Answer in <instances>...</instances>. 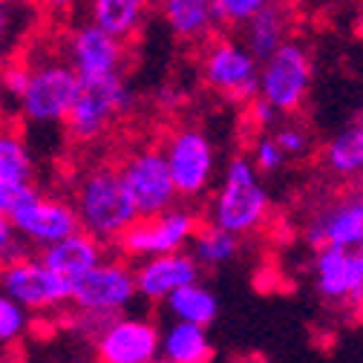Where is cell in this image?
<instances>
[{
	"label": "cell",
	"mask_w": 363,
	"mask_h": 363,
	"mask_svg": "<svg viewBox=\"0 0 363 363\" xmlns=\"http://www.w3.org/2000/svg\"><path fill=\"white\" fill-rule=\"evenodd\" d=\"M259 176L262 173L254 167L251 159L245 156L231 159L213 194V202L208 208L211 225H219V228L231 231L237 237L257 231L271 211V199Z\"/></svg>",
	"instance_id": "6da1fadb"
},
{
	"label": "cell",
	"mask_w": 363,
	"mask_h": 363,
	"mask_svg": "<svg viewBox=\"0 0 363 363\" xmlns=\"http://www.w3.org/2000/svg\"><path fill=\"white\" fill-rule=\"evenodd\" d=\"M75 211L81 219V228L101 242L118 240L139 219V211H135L124 188L118 167L110 164H99L81 179Z\"/></svg>",
	"instance_id": "7a4b0ae2"
},
{
	"label": "cell",
	"mask_w": 363,
	"mask_h": 363,
	"mask_svg": "<svg viewBox=\"0 0 363 363\" xmlns=\"http://www.w3.org/2000/svg\"><path fill=\"white\" fill-rule=\"evenodd\" d=\"M133 101L135 96L121 72L101 78H81V89L64 124L75 142H96L118 116L133 110Z\"/></svg>",
	"instance_id": "3957f363"
},
{
	"label": "cell",
	"mask_w": 363,
	"mask_h": 363,
	"mask_svg": "<svg viewBox=\"0 0 363 363\" xmlns=\"http://www.w3.org/2000/svg\"><path fill=\"white\" fill-rule=\"evenodd\" d=\"M311 89V55L300 40H286L265 61H259V89L280 116H294Z\"/></svg>",
	"instance_id": "277c9868"
},
{
	"label": "cell",
	"mask_w": 363,
	"mask_h": 363,
	"mask_svg": "<svg viewBox=\"0 0 363 363\" xmlns=\"http://www.w3.org/2000/svg\"><path fill=\"white\" fill-rule=\"evenodd\" d=\"M202 78L219 99L248 104L259 89V61L242 40L216 38L202 55Z\"/></svg>",
	"instance_id": "5b68a950"
},
{
	"label": "cell",
	"mask_w": 363,
	"mask_h": 363,
	"mask_svg": "<svg viewBox=\"0 0 363 363\" xmlns=\"http://www.w3.org/2000/svg\"><path fill=\"white\" fill-rule=\"evenodd\" d=\"M78 89H81V78L69 67V61H43L32 67L29 84L23 96L18 99V110L32 124L64 121L69 107L75 104Z\"/></svg>",
	"instance_id": "8992f818"
},
{
	"label": "cell",
	"mask_w": 363,
	"mask_h": 363,
	"mask_svg": "<svg viewBox=\"0 0 363 363\" xmlns=\"http://www.w3.org/2000/svg\"><path fill=\"white\" fill-rule=\"evenodd\" d=\"M162 150L179 196L196 199L211 188L216 173V147L208 133L199 127H179Z\"/></svg>",
	"instance_id": "52a82bcc"
},
{
	"label": "cell",
	"mask_w": 363,
	"mask_h": 363,
	"mask_svg": "<svg viewBox=\"0 0 363 363\" xmlns=\"http://www.w3.org/2000/svg\"><path fill=\"white\" fill-rule=\"evenodd\" d=\"M0 289L29 311L58 308L72 300V280L52 271L40 257H18L0 265Z\"/></svg>",
	"instance_id": "ba28073f"
},
{
	"label": "cell",
	"mask_w": 363,
	"mask_h": 363,
	"mask_svg": "<svg viewBox=\"0 0 363 363\" xmlns=\"http://www.w3.org/2000/svg\"><path fill=\"white\" fill-rule=\"evenodd\" d=\"M199 228V222L185 208H167L156 216H139L130 228L116 240L127 257L145 259L156 254L185 251Z\"/></svg>",
	"instance_id": "9c48e42d"
},
{
	"label": "cell",
	"mask_w": 363,
	"mask_h": 363,
	"mask_svg": "<svg viewBox=\"0 0 363 363\" xmlns=\"http://www.w3.org/2000/svg\"><path fill=\"white\" fill-rule=\"evenodd\" d=\"M124 188L139 211V216H156L176 202V185L167 170V159L162 147H142L124 159L118 167Z\"/></svg>",
	"instance_id": "30bf717a"
},
{
	"label": "cell",
	"mask_w": 363,
	"mask_h": 363,
	"mask_svg": "<svg viewBox=\"0 0 363 363\" xmlns=\"http://www.w3.org/2000/svg\"><path fill=\"white\" fill-rule=\"evenodd\" d=\"M139 291H135V274L118 259H101L81 277L72 280V306L89 314L116 317L127 308Z\"/></svg>",
	"instance_id": "8fae6325"
},
{
	"label": "cell",
	"mask_w": 363,
	"mask_h": 363,
	"mask_svg": "<svg viewBox=\"0 0 363 363\" xmlns=\"http://www.w3.org/2000/svg\"><path fill=\"white\" fill-rule=\"evenodd\" d=\"M124 43L96 21L78 23L67 38V61L78 78H101L121 72L124 67Z\"/></svg>",
	"instance_id": "7c38bea8"
},
{
	"label": "cell",
	"mask_w": 363,
	"mask_h": 363,
	"mask_svg": "<svg viewBox=\"0 0 363 363\" xmlns=\"http://www.w3.org/2000/svg\"><path fill=\"white\" fill-rule=\"evenodd\" d=\"M15 231L32 242V245H52L64 237H69L72 231L81 228L78 211L61 199H50L40 191H35L26 202H21L12 213H9Z\"/></svg>",
	"instance_id": "4fadbf2b"
},
{
	"label": "cell",
	"mask_w": 363,
	"mask_h": 363,
	"mask_svg": "<svg viewBox=\"0 0 363 363\" xmlns=\"http://www.w3.org/2000/svg\"><path fill=\"white\" fill-rule=\"evenodd\" d=\"M314 289L323 300L335 306H360L363 303V268L357 251L323 245L314 254Z\"/></svg>",
	"instance_id": "5bb4252c"
},
{
	"label": "cell",
	"mask_w": 363,
	"mask_h": 363,
	"mask_svg": "<svg viewBox=\"0 0 363 363\" xmlns=\"http://www.w3.org/2000/svg\"><path fill=\"white\" fill-rule=\"evenodd\" d=\"M159 329L142 317H118L96 335V352L101 363H147L159 357Z\"/></svg>",
	"instance_id": "9a60e30c"
},
{
	"label": "cell",
	"mask_w": 363,
	"mask_h": 363,
	"mask_svg": "<svg viewBox=\"0 0 363 363\" xmlns=\"http://www.w3.org/2000/svg\"><path fill=\"white\" fill-rule=\"evenodd\" d=\"M202 265L196 262V257L191 251H170V254H156V257H145L139 262L135 274V291L150 303H164L167 294H173L176 289L196 283L199 280Z\"/></svg>",
	"instance_id": "2e32d148"
},
{
	"label": "cell",
	"mask_w": 363,
	"mask_h": 363,
	"mask_svg": "<svg viewBox=\"0 0 363 363\" xmlns=\"http://www.w3.org/2000/svg\"><path fill=\"white\" fill-rule=\"evenodd\" d=\"M306 242L317 251L323 245H337L357 251L363 248V194L343 199L335 208H326L306 225Z\"/></svg>",
	"instance_id": "e0dca14e"
},
{
	"label": "cell",
	"mask_w": 363,
	"mask_h": 363,
	"mask_svg": "<svg viewBox=\"0 0 363 363\" xmlns=\"http://www.w3.org/2000/svg\"><path fill=\"white\" fill-rule=\"evenodd\" d=\"M40 259L47 262L52 271L64 274L67 280H75V277L84 274V271H89L96 262L104 259V248H101V240H96L93 234L78 228V231H72L69 237H64L52 245H43Z\"/></svg>",
	"instance_id": "ac0fdd59"
},
{
	"label": "cell",
	"mask_w": 363,
	"mask_h": 363,
	"mask_svg": "<svg viewBox=\"0 0 363 363\" xmlns=\"http://www.w3.org/2000/svg\"><path fill=\"white\" fill-rule=\"evenodd\" d=\"M242 43L254 52L257 61H265L277 47L289 40L291 32V12L286 4L274 0L265 9H259L254 18H248L242 26Z\"/></svg>",
	"instance_id": "d6986e66"
},
{
	"label": "cell",
	"mask_w": 363,
	"mask_h": 363,
	"mask_svg": "<svg viewBox=\"0 0 363 363\" xmlns=\"http://www.w3.org/2000/svg\"><path fill=\"white\" fill-rule=\"evenodd\" d=\"M156 6L167 23V29L179 40H205L216 29V9L213 0H156Z\"/></svg>",
	"instance_id": "ffe728a7"
},
{
	"label": "cell",
	"mask_w": 363,
	"mask_h": 363,
	"mask_svg": "<svg viewBox=\"0 0 363 363\" xmlns=\"http://www.w3.org/2000/svg\"><path fill=\"white\" fill-rule=\"evenodd\" d=\"M153 0H86L89 21H96L121 40L139 35Z\"/></svg>",
	"instance_id": "44dd1931"
},
{
	"label": "cell",
	"mask_w": 363,
	"mask_h": 363,
	"mask_svg": "<svg viewBox=\"0 0 363 363\" xmlns=\"http://www.w3.org/2000/svg\"><path fill=\"white\" fill-rule=\"evenodd\" d=\"M159 352L164 363H208L213 357V346L208 340L205 326L182 323V320H173L164 329L159 340Z\"/></svg>",
	"instance_id": "7402d4cb"
},
{
	"label": "cell",
	"mask_w": 363,
	"mask_h": 363,
	"mask_svg": "<svg viewBox=\"0 0 363 363\" xmlns=\"http://www.w3.org/2000/svg\"><path fill=\"white\" fill-rule=\"evenodd\" d=\"M323 164L340 179L363 176V118L340 127L323 147Z\"/></svg>",
	"instance_id": "603a6c76"
},
{
	"label": "cell",
	"mask_w": 363,
	"mask_h": 363,
	"mask_svg": "<svg viewBox=\"0 0 363 363\" xmlns=\"http://www.w3.org/2000/svg\"><path fill=\"white\" fill-rule=\"evenodd\" d=\"M164 306L167 311L173 314V320H182V323H196V326H211L219 314V300L211 289H205L199 280L196 283H188L176 289L173 294L164 297Z\"/></svg>",
	"instance_id": "cb8c5ba5"
},
{
	"label": "cell",
	"mask_w": 363,
	"mask_h": 363,
	"mask_svg": "<svg viewBox=\"0 0 363 363\" xmlns=\"http://www.w3.org/2000/svg\"><path fill=\"white\" fill-rule=\"evenodd\" d=\"M237 251H240V237L219 228V225H202L191 240V254L205 268H219L225 262H231Z\"/></svg>",
	"instance_id": "d4e9b609"
},
{
	"label": "cell",
	"mask_w": 363,
	"mask_h": 363,
	"mask_svg": "<svg viewBox=\"0 0 363 363\" xmlns=\"http://www.w3.org/2000/svg\"><path fill=\"white\" fill-rule=\"evenodd\" d=\"M0 179L18 182V185L35 179L32 150L15 130H0Z\"/></svg>",
	"instance_id": "484cf974"
},
{
	"label": "cell",
	"mask_w": 363,
	"mask_h": 363,
	"mask_svg": "<svg viewBox=\"0 0 363 363\" xmlns=\"http://www.w3.org/2000/svg\"><path fill=\"white\" fill-rule=\"evenodd\" d=\"M29 326V308L15 297L0 294V343H15Z\"/></svg>",
	"instance_id": "4316f807"
},
{
	"label": "cell",
	"mask_w": 363,
	"mask_h": 363,
	"mask_svg": "<svg viewBox=\"0 0 363 363\" xmlns=\"http://www.w3.org/2000/svg\"><path fill=\"white\" fill-rule=\"evenodd\" d=\"M268 4H274V0H213V9L222 26H242Z\"/></svg>",
	"instance_id": "83f0119b"
},
{
	"label": "cell",
	"mask_w": 363,
	"mask_h": 363,
	"mask_svg": "<svg viewBox=\"0 0 363 363\" xmlns=\"http://www.w3.org/2000/svg\"><path fill=\"white\" fill-rule=\"evenodd\" d=\"M254 159V167L259 170V173H280L283 167H286V162H289V156L280 150V145H277V139L271 135V130L268 133H262L259 139H257V145H254V153H251Z\"/></svg>",
	"instance_id": "f1b7e54d"
},
{
	"label": "cell",
	"mask_w": 363,
	"mask_h": 363,
	"mask_svg": "<svg viewBox=\"0 0 363 363\" xmlns=\"http://www.w3.org/2000/svg\"><path fill=\"white\" fill-rule=\"evenodd\" d=\"M271 135L277 139L280 150L289 156V159H303L308 153V133L300 127V124H277L271 130Z\"/></svg>",
	"instance_id": "f546056e"
},
{
	"label": "cell",
	"mask_w": 363,
	"mask_h": 363,
	"mask_svg": "<svg viewBox=\"0 0 363 363\" xmlns=\"http://www.w3.org/2000/svg\"><path fill=\"white\" fill-rule=\"evenodd\" d=\"M26 240L15 231V225L6 213H0V265H6L18 257H26Z\"/></svg>",
	"instance_id": "4dcf8cb0"
},
{
	"label": "cell",
	"mask_w": 363,
	"mask_h": 363,
	"mask_svg": "<svg viewBox=\"0 0 363 363\" xmlns=\"http://www.w3.org/2000/svg\"><path fill=\"white\" fill-rule=\"evenodd\" d=\"M29 72L32 67L21 64V61H12V64H4L0 67V89L6 93V99H21L23 96V89L29 84Z\"/></svg>",
	"instance_id": "1f68e13d"
},
{
	"label": "cell",
	"mask_w": 363,
	"mask_h": 363,
	"mask_svg": "<svg viewBox=\"0 0 363 363\" xmlns=\"http://www.w3.org/2000/svg\"><path fill=\"white\" fill-rule=\"evenodd\" d=\"M38 188L32 185V182H26V185H18V182H6L0 179V213H12L21 202H26Z\"/></svg>",
	"instance_id": "d6a6232c"
},
{
	"label": "cell",
	"mask_w": 363,
	"mask_h": 363,
	"mask_svg": "<svg viewBox=\"0 0 363 363\" xmlns=\"http://www.w3.org/2000/svg\"><path fill=\"white\" fill-rule=\"evenodd\" d=\"M248 116H251V121H254V127H259V130H274L277 127V121H280V113L271 107L262 96H254L251 101H248Z\"/></svg>",
	"instance_id": "836d02e7"
},
{
	"label": "cell",
	"mask_w": 363,
	"mask_h": 363,
	"mask_svg": "<svg viewBox=\"0 0 363 363\" xmlns=\"http://www.w3.org/2000/svg\"><path fill=\"white\" fill-rule=\"evenodd\" d=\"M15 21H18L15 4H12V0H0V40H6L12 35Z\"/></svg>",
	"instance_id": "e575fe53"
},
{
	"label": "cell",
	"mask_w": 363,
	"mask_h": 363,
	"mask_svg": "<svg viewBox=\"0 0 363 363\" xmlns=\"http://www.w3.org/2000/svg\"><path fill=\"white\" fill-rule=\"evenodd\" d=\"M78 4L81 0H38V6L50 15H69V12H75Z\"/></svg>",
	"instance_id": "d590c367"
},
{
	"label": "cell",
	"mask_w": 363,
	"mask_h": 363,
	"mask_svg": "<svg viewBox=\"0 0 363 363\" xmlns=\"http://www.w3.org/2000/svg\"><path fill=\"white\" fill-rule=\"evenodd\" d=\"M159 104H162V107H167V110H176V107L182 104V96L176 93V89L164 86V89H162V93H159Z\"/></svg>",
	"instance_id": "8d00e7d4"
},
{
	"label": "cell",
	"mask_w": 363,
	"mask_h": 363,
	"mask_svg": "<svg viewBox=\"0 0 363 363\" xmlns=\"http://www.w3.org/2000/svg\"><path fill=\"white\" fill-rule=\"evenodd\" d=\"M4 116H6V93L0 89V118H4Z\"/></svg>",
	"instance_id": "74e56055"
},
{
	"label": "cell",
	"mask_w": 363,
	"mask_h": 363,
	"mask_svg": "<svg viewBox=\"0 0 363 363\" xmlns=\"http://www.w3.org/2000/svg\"><path fill=\"white\" fill-rule=\"evenodd\" d=\"M357 259H360V268H363V248H357Z\"/></svg>",
	"instance_id": "f35d334b"
},
{
	"label": "cell",
	"mask_w": 363,
	"mask_h": 363,
	"mask_svg": "<svg viewBox=\"0 0 363 363\" xmlns=\"http://www.w3.org/2000/svg\"><path fill=\"white\" fill-rule=\"evenodd\" d=\"M147 363H164V360H147Z\"/></svg>",
	"instance_id": "ab89813d"
},
{
	"label": "cell",
	"mask_w": 363,
	"mask_h": 363,
	"mask_svg": "<svg viewBox=\"0 0 363 363\" xmlns=\"http://www.w3.org/2000/svg\"><path fill=\"white\" fill-rule=\"evenodd\" d=\"M0 52H4V40H0Z\"/></svg>",
	"instance_id": "60d3db41"
},
{
	"label": "cell",
	"mask_w": 363,
	"mask_h": 363,
	"mask_svg": "<svg viewBox=\"0 0 363 363\" xmlns=\"http://www.w3.org/2000/svg\"><path fill=\"white\" fill-rule=\"evenodd\" d=\"M360 118H363V104H360Z\"/></svg>",
	"instance_id": "b9f144b4"
}]
</instances>
